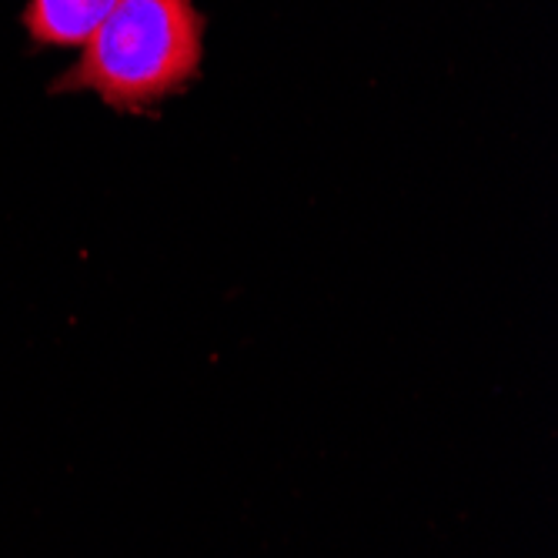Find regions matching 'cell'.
Instances as JSON below:
<instances>
[{
  "label": "cell",
  "instance_id": "6da1fadb",
  "mask_svg": "<svg viewBox=\"0 0 558 558\" xmlns=\"http://www.w3.org/2000/svg\"><path fill=\"white\" fill-rule=\"evenodd\" d=\"M205 61V17L194 0H121L50 90L94 94L121 114H144L187 90Z\"/></svg>",
  "mask_w": 558,
  "mask_h": 558
},
{
  "label": "cell",
  "instance_id": "7a4b0ae2",
  "mask_svg": "<svg viewBox=\"0 0 558 558\" xmlns=\"http://www.w3.org/2000/svg\"><path fill=\"white\" fill-rule=\"evenodd\" d=\"M121 0H27L24 27L37 47H84Z\"/></svg>",
  "mask_w": 558,
  "mask_h": 558
}]
</instances>
